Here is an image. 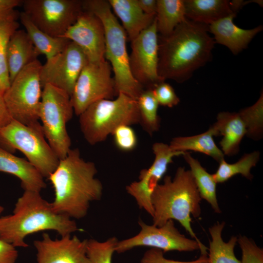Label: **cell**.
I'll use <instances>...</instances> for the list:
<instances>
[{"mask_svg": "<svg viewBox=\"0 0 263 263\" xmlns=\"http://www.w3.org/2000/svg\"><path fill=\"white\" fill-rule=\"evenodd\" d=\"M208 33V25L186 18L170 34L158 36L159 76L183 83L210 61L215 42Z\"/></svg>", "mask_w": 263, "mask_h": 263, "instance_id": "6da1fadb", "label": "cell"}, {"mask_svg": "<svg viewBox=\"0 0 263 263\" xmlns=\"http://www.w3.org/2000/svg\"><path fill=\"white\" fill-rule=\"evenodd\" d=\"M97 172L94 163L84 160L78 149H71L47 178L55 193L50 203L53 210L71 219L84 218L90 203L100 200L102 195V184L95 177Z\"/></svg>", "mask_w": 263, "mask_h": 263, "instance_id": "7a4b0ae2", "label": "cell"}, {"mask_svg": "<svg viewBox=\"0 0 263 263\" xmlns=\"http://www.w3.org/2000/svg\"><path fill=\"white\" fill-rule=\"evenodd\" d=\"M54 230L61 236L79 230L74 220L56 213L39 192L24 190L12 214L0 217V239L15 247H26L29 235Z\"/></svg>", "mask_w": 263, "mask_h": 263, "instance_id": "3957f363", "label": "cell"}, {"mask_svg": "<svg viewBox=\"0 0 263 263\" xmlns=\"http://www.w3.org/2000/svg\"><path fill=\"white\" fill-rule=\"evenodd\" d=\"M201 199L190 170L179 167L173 178L166 176L164 183L158 184L152 194L153 225L161 226L169 220H175L207 251L191 225V215L197 218L201 214Z\"/></svg>", "mask_w": 263, "mask_h": 263, "instance_id": "277c9868", "label": "cell"}, {"mask_svg": "<svg viewBox=\"0 0 263 263\" xmlns=\"http://www.w3.org/2000/svg\"><path fill=\"white\" fill-rule=\"evenodd\" d=\"M83 10L93 13L103 23L105 30V59L113 73L116 96L124 94L137 100L144 90L133 77L129 64L126 32L112 12L108 0H83Z\"/></svg>", "mask_w": 263, "mask_h": 263, "instance_id": "5b68a950", "label": "cell"}, {"mask_svg": "<svg viewBox=\"0 0 263 263\" xmlns=\"http://www.w3.org/2000/svg\"><path fill=\"white\" fill-rule=\"evenodd\" d=\"M85 139L94 145L105 141L121 125L139 123L137 100L119 94L114 99H102L90 105L79 116Z\"/></svg>", "mask_w": 263, "mask_h": 263, "instance_id": "8992f818", "label": "cell"}, {"mask_svg": "<svg viewBox=\"0 0 263 263\" xmlns=\"http://www.w3.org/2000/svg\"><path fill=\"white\" fill-rule=\"evenodd\" d=\"M0 145L8 151L19 150L43 177L48 178L59 163L39 122L27 125L13 119L0 128Z\"/></svg>", "mask_w": 263, "mask_h": 263, "instance_id": "52a82bcc", "label": "cell"}, {"mask_svg": "<svg viewBox=\"0 0 263 263\" xmlns=\"http://www.w3.org/2000/svg\"><path fill=\"white\" fill-rule=\"evenodd\" d=\"M74 113L70 96L66 92L51 84L43 87L39 120L47 141L59 160L71 149L66 125Z\"/></svg>", "mask_w": 263, "mask_h": 263, "instance_id": "ba28073f", "label": "cell"}, {"mask_svg": "<svg viewBox=\"0 0 263 263\" xmlns=\"http://www.w3.org/2000/svg\"><path fill=\"white\" fill-rule=\"evenodd\" d=\"M41 66L38 59L28 64L16 75L3 94L12 119L25 125L39 122L42 91L40 78Z\"/></svg>", "mask_w": 263, "mask_h": 263, "instance_id": "9c48e42d", "label": "cell"}, {"mask_svg": "<svg viewBox=\"0 0 263 263\" xmlns=\"http://www.w3.org/2000/svg\"><path fill=\"white\" fill-rule=\"evenodd\" d=\"M21 6L38 28L54 37H62L83 11L79 0H22Z\"/></svg>", "mask_w": 263, "mask_h": 263, "instance_id": "30bf717a", "label": "cell"}, {"mask_svg": "<svg viewBox=\"0 0 263 263\" xmlns=\"http://www.w3.org/2000/svg\"><path fill=\"white\" fill-rule=\"evenodd\" d=\"M111 66L106 60L88 62L81 71L70 96L74 113L79 116L90 105L116 96Z\"/></svg>", "mask_w": 263, "mask_h": 263, "instance_id": "8fae6325", "label": "cell"}, {"mask_svg": "<svg viewBox=\"0 0 263 263\" xmlns=\"http://www.w3.org/2000/svg\"><path fill=\"white\" fill-rule=\"evenodd\" d=\"M138 224L140 231L135 236L117 242L115 251L122 253L137 246H148L169 251H192L199 249L201 255H207L195 240L186 237L175 226L173 220H168L161 226L146 224L141 220Z\"/></svg>", "mask_w": 263, "mask_h": 263, "instance_id": "7c38bea8", "label": "cell"}, {"mask_svg": "<svg viewBox=\"0 0 263 263\" xmlns=\"http://www.w3.org/2000/svg\"><path fill=\"white\" fill-rule=\"evenodd\" d=\"M129 64L133 77L146 89H151L165 81L158 73V35L155 18L148 28L131 41Z\"/></svg>", "mask_w": 263, "mask_h": 263, "instance_id": "4fadbf2b", "label": "cell"}, {"mask_svg": "<svg viewBox=\"0 0 263 263\" xmlns=\"http://www.w3.org/2000/svg\"><path fill=\"white\" fill-rule=\"evenodd\" d=\"M88 62L81 48L70 41L62 51L42 65L40 71L42 87L51 84L71 96L81 71Z\"/></svg>", "mask_w": 263, "mask_h": 263, "instance_id": "5bb4252c", "label": "cell"}, {"mask_svg": "<svg viewBox=\"0 0 263 263\" xmlns=\"http://www.w3.org/2000/svg\"><path fill=\"white\" fill-rule=\"evenodd\" d=\"M154 159L151 165L140 172L139 180L126 187V190L136 201L140 208H143L152 217L154 210L151 203L152 194L159 182L166 172L173 158L183 155L186 152L175 151L169 145L156 142L152 146Z\"/></svg>", "mask_w": 263, "mask_h": 263, "instance_id": "9a60e30c", "label": "cell"}, {"mask_svg": "<svg viewBox=\"0 0 263 263\" xmlns=\"http://www.w3.org/2000/svg\"><path fill=\"white\" fill-rule=\"evenodd\" d=\"M62 37L78 46L89 62L99 63L106 60L104 28L101 20L93 13L83 10Z\"/></svg>", "mask_w": 263, "mask_h": 263, "instance_id": "2e32d148", "label": "cell"}, {"mask_svg": "<svg viewBox=\"0 0 263 263\" xmlns=\"http://www.w3.org/2000/svg\"><path fill=\"white\" fill-rule=\"evenodd\" d=\"M87 242L71 234L54 240L44 233L42 239L34 242L37 263H91L87 255Z\"/></svg>", "mask_w": 263, "mask_h": 263, "instance_id": "e0dca14e", "label": "cell"}, {"mask_svg": "<svg viewBox=\"0 0 263 263\" xmlns=\"http://www.w3.org/2000/svg\"><path fill=\"white\" fill-rule=\"evenodd\" d=\"M236 14L232 13L208 25L215 43L227 47L234 55L246 49L254 37L263 29L259 25L251 29L240 28L233 22Z\"/></svg>", "mask_w": 263, "mask_h": 263, "instance_id": "ac0fdd59", "label": "cell"}, {"mask_svg": "<svg viewBox=\"0 0 263 263\" xmlns=\"http://www.w3.org/2000/svg\"><path fill=\"white\" fill-rule=\"evenodd\" d=\"M210 128L214 136H222L220 145L225 155L232 156L239 152L240 143L246 134V124L239 112L219 113Z\"/></svg>", "mask_w": 263, "mask_h": 263, "instance_id": "d6986e66", "label": "cell"}, {"mask_svg": "<svg viewBox=\"0 0 263 263\" xmlns=\"http://www.w3.org/2000/svg\"><path fill=\"white\" fill-rule=\"evenodd\" d=\"M0 172L18 178L24 190L37 192L46 188L43 176L27 159L16 156L0 145Z\"/></svg>", "mask_w": 263, "mask_h": 263, "instance_id": "ffe728a7", "label": "cell"}, {"mask_svg": "<svg viewBox=\"0 0 263 263\" xmlns=\"http://www.w3.org/2000/svg\"><path fill=\"white\" fill-rule=\"evenodd\" d=\"M114 15L122 23L127 39L131 42L148 28L154 21L155 15L145 13L137 0H108Z\"/></svg>", "mask_w": 263, "mask_h": 263, "instance_id": "44dd1931", "label": "cell"}, {"mask_svg": "<svg viewBox=\"0 0 263 263\" xmlns=\"http://www.w3.org/2000/svg\"><path fill=\"white\" fill-rule=\"evenodd\" d=\"M39 55L25 30H17L7 46V62L10 82L28 64Z\"/></svg>", "mask_w": 263, "mask_h": 263, "instance_id": "7402d4cb", "label": "cell"}, {"mask_svg": "<svg viewBox=\"0 0 263 263\" xmlns=\"http://www.w3.org/2000/svg\"><path fill=\"white\" fill-rule=\"evenodd\" d=\"M184 4L187 19L207 25L234 13L226 0H185Z\"/></svg>", "mask_w": 263, "mask_h": 263, "instance_id": "603a6c76", "label": "cell"}, {"mask_svg": "<svg viewBox=\"0 0 263 263\" xmlns=\"http://www.w3.org/2000/svg\"><path fill=\"white\" fill-rule=\"evenodd\" d=\"M214 136V133L209 128L207 131L199 134L173 138L169 146L175 151L191 150L204 153L219 163L225 159V155L216 144Z\"/></svg>", "mask_w": 263, "mask_h": 263, "instance_id": "cb8c5ba5", "label": "cell"}, {"mask_svg": "<svg viewBox=\"0 0 263 263\" xmlns=\"http://www.w3.org/2000/svg\"><path fill=\"white\" fill-rule=\"evenodd\" d=\"M19 18L37 52L44 55L47 59L62 51L70 41L64 38L51 36L40 30L23 12L19 13Z\"/></svg>", "mask_w": 263, "mask_h": 263, "instance_id": "d4e9b609", "label": "cell"}, {"mask_svg": "<svg viewBox=\"0 0 263 263\" xmlns=\"http://www.w3.org/2000/svg\"><path fill=\"white\" fill-rule=\"evenodd\" d=\"M186 19L184 0H157L155 20L160 36L170 34Z\"/></svg>", "mask_w": 263, "mask_h": 263, "instance_id": "484cf974", "label": "cell"}, {"mask_svg": "<svg viewBox=\"0 0 263 263\" xmlns=\"http://www.w3.org/2000/svg\"><path fill=\"white\" fill-rule=\"evenodd\" d=\"M188 164L196 187L201 198L207 201L214 211L217 213L221 212L216 196V184L213 174L209 173L196 159L193 158L190 152H186L183 155Z\"/></svg>", "mask_w": 263, "mask_h": 263, "instance_id": "4316f807", "label": "cell"}, {"mask_svg": "<svg viewBox=\"0 0 263 263\" xmlns=\"http://www.w3.org/2000/svg\"><path fill=\"white\" fill-rule=\"evenodd\" d=\"M225 222L217 223L209 228L211 237L209 242L208 263H241L235 255L234 247L238 238L232 237L227 243L222 237Z\"/></svg>", "mask_w": 263, "mask_h": 263, "instance_id": "83f0119b", "label": "cell"}, {"mask_svg": "<svg viewBox=\"0 0 263 263\" xmlns=\"http://www.w3.org/2000/svg\"><path fill=\"white\" fill-rule=\"evenodd\" d=\"M260 156L258 151L244 154L237 162L229 164L225 159L219 163V167L216 172L213 174L217 183H223L233 176L241 174L246 178L251 180L253 175L251 169L256 166Z\"/></svg>", "mask_w": 263, "mask_h": 263, "instance_id": "f1b7e54d", "label": "cell"}, {"mask_svg": "<svg viewBox=\"0 0 263 263\" xmlns=\"http://www.w3.org/2000/svg\"><path fill=\"white\" fill-rule=\"evenodd\" d=\"M140 124L150 136L160 127V119L157 114L159 104L151 89H144L137 99Z\"/></svg>", "mask_w": 263, "mask_h": 263, "instance_id": "f546056e", "label": "cell"}, {"mask_svg": "<svg viewBox=\"0 0 263 263\" xmlns=\"http://www.w3.org/2000/svg\"><path fill=\"white\" fill-rule=\"evenodd\" d=\"M19 26L16 20L0 21V92L3 94L10 85L7 62V46Z\"/></svg>", "mask_w": 263, "mask_h": 263, "instance_id": "4dcf8cb0", "label": "cell"}, {"mask_svg": "<svg viewBox=\"0 0 263 263\" xmlns=\"http://www.w3.org/2000/svg\"><path fill=\"white\" fill-rule=\"evenodd\" d=\"M239 113L246 124V136L256 140L261 139L263 132V92L254 105L242 109Z\"/></svg>", "mask_w": 263, "mask_h": 263, "instance_id": "1f68e13d", "label": "cell"}, {"mask_svg": "<svg viewBox=\"0 0 263 263\" xmlns=\"http://www.w3.org/2000/svg\"><path fill=\"white\" fill-rule=\"evenodd\" d=\"M118 242L115 237L104 242L87 240V255L91 263H112V257Z\"/></svg>", "mask_w": 263, "mask_h": 263, "instance_id": "d6a6232c", "label": "cell"}, {"mask_svg": "<svg viewBox=\"0 0 263 263\" xmlns=\"http://www.w3.org/2000/svg\"><path fill=\"white\" fill-rule=\"evenodd\" d=\"M116 147L120 150L129 151L134 150L137 144V138L130 126L121 125L112 134Z\"/></svg>", "mask_w": 263, "mask_h": 263, "instance_id": "836d02e7", "label": "cell"}, {"mask_svg": "<svg viewBox=\"0 0 263 263\" xmlns=\"http://www.w3.org/2000/svg\"><path fill=\"white\" fill-rule=\"evenodd\" d=\"M242 250L241 263H263V250L246 236L238 238Z\"/></svg>", "mask_w": 263, "mask_h": 263, "instance_id": "e575fe53", "label": "cell"}, {"mask_svg": "<svg viewBox=\"0 0 263 263\" xmlns=\"http://www.w3.org/2000/svg\"><path fill=\"white\" fill-rule=\"evenodd\" d=\"M151 90L159 105L172 108L180 102L173 87L165 81L158 83Z\"/></svg>", "mask_w": 263, "mask_h": 263, "instance_id": "d590c367", "label": "cell"}, {"mask_svg": "<svg viewBox=\"0 0 263 263\" xmlns=\"http://www.w3.org/2000/svg\"><path fill=\"white\" fill-rule=\"evenodd\" d=\"M164 253L160 249L151 248L144 253L140 263H208L207 255H201L194 261L182 262L166 259Z\"/></svg>", "mask_w": 263, "mask_h": 263, "instance_id": "8d00e7d4", "label": "cell"}, {"mask_svg": "<svg viewBox=\"0 0 263 263\" xmlns=\"http://www.w3.org/2000/svg\"><path fill=\"white\" fill-rule=\"evenodd\" d=\"M22 0H0V21L16 20L19 17L15 8L21 5Z\"/></svg>", "mask_w": 263, "mask_h": 263, "instance_id": "74e56055", "label": "cell"}, {"mask_svg": "<svg viewBox=\"0 0 263 263\" xmlns=\"http://www.w3.org/2000/svg\"><path fill=\"white\" fill-rule=\"evenodd\" d=\"M18 258L16 247L0 239V263H15Z\"/></svg>", "mask_w": 263, "mask_h": 263, "instance_id": "f35d334b", "label": "cell"}, {"mask_svg": "<svg viewBox=\"0 0 263 263\" xmlns=\"http://www.w3.org/2000/svg\"><path fill=\"white\" fill-rule=\"evenodd\" d=\"M12 120L6 107L3 94L0 92V128L9 123Z\"/></svg>", "mask_w": 263, "mask_h": 263, "instance_id": "ab89813d", "label": "cell"}, {"mask_svg": "<svg viewBox=\"0 0 263 263\" xmlns=\"http://www.w3.org/2000/svg\"><path fill=\"white\" fill-rule=\"evenodd\" d=\"M140 9L145 13L155 15L157 10V0H137Z\"/></svg>", "mask_w": 263, "mask_h": 263, "instance_id": "60d3db41", "label": "cell"}, {"mask_svg": "<svg viewBox=\"0 0 263 263\" xmlns=\"http://www.w3.org/2000/svg\"><path fill=\"white\" fill-rule=\"evenodd\" d=\"M3 210H4L3 207L1 205H0V217L1 214L3 211Z\"/></svg>", "mask_w": 263, "mask_h": 263, "instance_id": "b9f144b4", "label": "cell"}]
</instances>
